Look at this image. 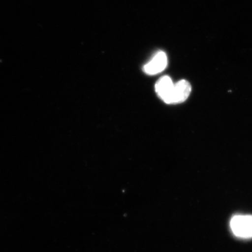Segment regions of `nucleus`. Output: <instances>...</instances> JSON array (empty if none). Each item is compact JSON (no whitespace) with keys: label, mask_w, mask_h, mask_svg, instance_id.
I'll return each mask as SVG.
<instances>
[{"label":"nucleus","mask_w":252,"mask_h":252,"mask_svg":"<svg viewBox=\"0 0 252 252\" xmlns=\"http://www.w3.org/2000/svg\"><path fill=\"white\" fill-rule=\"evenodd\" d=\"M174 86L175 84L172 82V79L167 76L160 78L156 84V91L158 95L165 103L172 104Z\"/></svg>","instance_id":"nucleus-3"},{"label":"nucleus","mask_w":252,"mask_h":252,"mask_svg":"<svg viewBox=\"0 0 252 252\" xmlns=\"http://www.w3.org/2000/svg\"><path fill=\"white\" fill-rule=\"evenodd\" d=\"M230 229L238 238H252V215H236L230 220Z\"/></svg>","instance_id":"nucleus-1"},{"label":"nucleus","mask_w":252,"mask_h":252,"mask_svg":"<svg viewBox=\"0 0 252 252\" xmlns=\"http://www.w3.org/2000/svg\"><path fill=\"white\" fill-rule=\"evenodd\" d=\"M167 65V55L163 51H158L147 64L144 66V72L150 75L162 72Z\"/></svg>","instance_id":"nucleus-2"},{"label":"nucleus","mask_w":252,"mask_h":252,"mask_svg":"<svg viewBox=\"0 0 252 252\" xmlns=\"http://www.w3.org/2000/svg\"><path fill=\"white\" fill-rule=\"evenodd\" d=\"M191 92L190 83L186 80H181L174 86L172 93V104H179L185 102Z\"/></svg>","instance_id":"nucleus-4"}]
</instances>
